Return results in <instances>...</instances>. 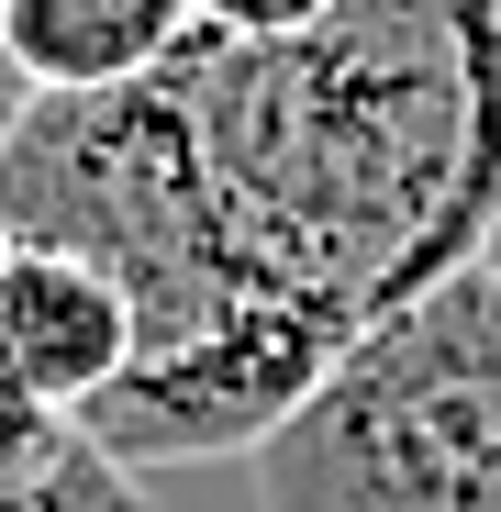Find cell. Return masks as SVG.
Instances as JSON below:
<instances>
[{"label":"cell","instance_id":"1","mask_svg":"<svg viewBox=\"0 0 501 512\" xmlns=\"http://www.w3.org/2000/svg\"><path fill=\"white\" fill-rule=\"evenodd\" d=\"M223 323L145 357L90 435L123 468L257 457L323 368L501 234V12L334 0L312 34H201L179 67Z\"/></svg>","mask_w":501,"mask_h":512},{"label":"cell","instance_id":"2","mask_svg":"<svg viewBox=\"0 0 501 512\" xmlns=\"http://www.w3.org/2000/svg\"><path fill=\"white\" fill-rule=\"evenodd\" d=\"M245 468L268 512H501V256L379 312Z\"/></svg>","mask_w":501,"mask_h":512},{"label":"cell","instance_id":"3","mask_svg":"<svg viewBox=\"0 0 501 512\" xmlns=\"http://www.w3.org/2000/svg\"><path fill=\"white\" fill-rule=\"evenodd\" d=\"M134 301L78 268V256L12 245L0 256V401L23 412H78L90 423L123 379H134Z\"/></svg>","mask_w":501,"mask_h":512},{"label":"cell","instance_id":"4","mask_svg":"<svg viewBox=\"0 0 501 512\" xmlns=\"http://www.w3.org/2000/svg\"><path fill=\"white\" fill-rule=\"evenodd\" d=\"M12 56L34 78V101H101V90H145L156 67H179L201 45L190 0H0Z\"/></svg>","mask_w":501,"mask_h":512},{"label":"cell","instance_id":"5","mask_svg":"<svg viewBox=\"0 0 501 512\" xmlns=\"http://www.w3.org/2000/svg\"><path fill=\"white\" fill-rule=\"evenodd\" d=\"M0 512H156V490L78 412L0 401Z\"/></svg>","mask_w":501,"mask_h":512},{"label":"cell","instance_id":"6","mask_svg":"<svg viewBox=\"0 0 501 512\" xmlns=\"http://www.w3.org/2000/svg\"><path fill=\"white\" fill-rule=\"evenodd\" d=\"M201 34H234V45H279V34H312L334 0H190Z\"/></svg>","mask_w":501,"mask_h":512},{"label":"cell","instance_id":"7","mask_svg":"<svg viewBox=\"0 0 501 512\" xmlns=\"http://www.w3.org/2000/svg\"><path fill=\"white\" fill-rule=\"evenodd\" d=\"M23 112H34V78H23V56H12V23H0V145L23 134Z\"/></svg>","mask_w":501,"mask_h":512},{"label":"cell","instance_id":"8","mask_svg":"<svg viewBox=\"0 0 501 512\" xmlns=\"http://www.w3.org/2000/svg\"><path fill=\"white\" fill-rule=\"evenodd\" d=\"M0 256H12V212H0Z\"/></svg>","mask_w":501,"mask_h":512},{"label":"cell","instance_id":"9","mask_svg":"<svg viewBox=\"0 0 501 512\" xmlns=\"http://www.w3.org/2000/svg\"><path fill=\"white\" fill-rule=\"evenodd\" d=\"M490 256H501V234H490Z\"/></svg>","mask_w":501,"mask_h":512},{"label":"cell","instance_id":"10","mask_svg":"<svg viewBox=\"0 0 501 512\" xmlns=\"http://www.w3.org/2000/svg\"><path fill=\"white\" fill-rule=\"evenodd\" d=\"M490 12H501V0H490Z\"/></svg>","mask_w":501,"mask_h":512}]
</instances>
